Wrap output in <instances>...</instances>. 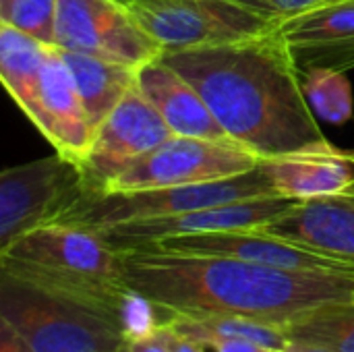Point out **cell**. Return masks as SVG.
Listing matches in <instances>:
<instances>
[{
	"label": "cell",
	"mask_w": 354,
	"mask_h": 352,
	"mask_svg": "<svg viewBox=\"0 0 354 352\" xmlns=\"http://www.w3.org/2000/svg\"><path fill=\"white\" fill-rule=\"evenodd\" d=\"M272 195L278 193L268 174L263 172V168L257 166L236 176L197 185L85 193L68 210H64L52 224H68L100 230L124 222L168 218L212 205H224L232 201L259 199Z\"/></svg>",
	"instance_id": "obj_4"
},
{
	"label": "cell",
	"mask_w": 354,
	"mask_h": 352,
	"mask_svg": "<svg viewBox=\"0 0 354 352\" xmlns=\"http://www.w3.org/2000/svg\"><path fill=\"white\" fill-rule=\"evenodd\" d=\"M284 352H334L326 346H319V344H311V342H301V340H288Z\"/></svg>",
	"instance_id": "obj_30"
},
{
	"label": "cell",
	"mask_w": 354,
	"mask_h": 352,
	"mask_svg": "<svg viewBox=\"0 0 354 352\" xmlns=\"http://www.w3.org/2000/svg\"><path fill=\"white\" fill-rule=\"evenodd\" d=\"M129 10L166 52L220 46L280 25L234 0H174L156 6L133 4Z\"/></svg>",
	"instance_id": "obj_8"
},
{
	"label": "cell",
	"mask_w": 354,
	"mask_h": 352,
	"mask_svg": "<svg viewBox=\"0 0 354 352\" xmlns=\"http://www.w3.org/2000/svg\"><path fill=\"white\" fill-rule=\"evenodd\" d=\"M0 274L97 313L120 330L129 293L122 257L89 228L46 224L29 230L0 249Z\"/></svg>",
	"instance_id": "obj_3"
},
{
	"label": "cell",
	"mask_w": 354,
	"mask_h": 352,
	"mask_svg": "<svg viewBox=\"0 0 354 352\" xmlns=\"http://www.w3.org/2000/svg\"><path fill=\"white\" fill-rule=\"evenodd\" d=\"M2 2H6V0H0V4H2Z\"/></svg>",
	"instance_id": "obj_33"
},
{
	"label": "cell",
	"mask_w": 354,
	"mask_h": 352,
	"mask_svg": "<svg viewBox=\"0 0 354 352\" xmlns=\"http://www.w3.org/2000/svg\"><path fill=\"white\" fill-rule=\"evenodd\" d=\"M129 352H170V330L162 324L151 336L127 342Z\"/></svg>",
	"instance_id": "obj_26"
},
{
	"label": "cell",
	"mask_w": 354,
	"mask_h": 352,
	"mask_svg": "<svg viewBox=\"0 0 354 352\" xmlns=\"http://www.w3.org/2000/svg\"><path fill=\"white\" fill-rule=\"evenodd\" d=\"M60 52L73 73L87 118L95 131L106 120V116L118 106V102L129 93V89L137 83L139 68L83 52L62 48Z\"/></svg>",
	"instance_id": "obj_19"
},
{
	"label": "cell",
	"mask_w": 354,
	"mask_h": 352,
	"mask_svg": "<svg viewBox=\"0 0 354 352\" xmlns=\"http://www.w3.org/2000/svg\"><path fill=\"white\" fill-rule=\"evenodd\" d=\"M120 4H124L127 8L133 4H143V6H156V4H166V2H174V0H116Z\"/></svg>",
	"instance_id": "obj_31"
},
{
	"label": "cell",
	"mask_w": 354,
	"mask_h": 352,
	"mask_svg": "<svg viewBox=\"0 0 354 352\" xmlns=\"http://www.w3.org/2000/svg\"><path fill=\"white\" fill-rule=\"evenodd\" d=\"M118 352H129V351H127V342H124V346H122V349H120Z\"/></svg>",
	"instance_id": "obj_32"
},
{
	"label": "cell",
	"mask_w": 354,
	"mask_h": 352,
	"mask_svg": "<svg viewBox=\"0 0 354 352\" xmlns=\"http://www.w3.org/2000/svg\"><path fill=\"white\" fill-rule=\"evenodd\" d=\"M141 249H158V251L183 253V255L230 257V259L290 268V270H354V266L346 261L284 241L261 228H239V230H222V232L170 237Z\"/></svg>",
	"instance_id": "obj_12"
},
{
	"label": "cell",
	"mask_w": 354,
	"mask_h": 352,
	"mask_svg": "<svg viewBox=\"0 0 354 352\" xmlns=\"http://www.w3.org/2000/svg\"><path fill=\"white\" fill-rule=\"evenodd\" d=\"M280 25L245 39L162 56L201 93L226 135L259 160L326 141Z\"/></svg>",
	"instance_id": "obj_1"
},
{
	"label": "cell",
	"mask_w": 354,
	"mask_h": 352,
	"mask_svg": "<svg viewBox=\"0 0 354 352\" xmlns=\"http://www.w3.org/2000/svg\"><path fill=\"white\" fill-rule=\"evenodd\" d=\"M303 91L313 114L324 122L344 124L354 116L353 85L342 71L305 68Z\"/></svg>",
	"instance_id": "obj_22"
},
{
	"label": "cell",
	"mask_w": 354,
	"mask_h": 352,
	"mask_svg": "<svg viewBox=\"0 0 354 352\" xmlns=\"http://www.w3.org/2000/svg\"><path fill=\"white\" fill-rule=\"evenodd\" d=\"M48 48L17 27L0 23V79L33 127L39 124V81Z\"/></svg>",
	"instance_id": "obj_18"
},
{
	"label": "cell",
	"mask_w": 354,
	"mask_h": 352,
	"mask_svg": "<svg viewBox=\"0 0 354 352\" xmlns=\"http://www.w3.org/2000/svg\"><path fill=\"white\" fill-rule=\"evenodd\" d=\"M0 319L33 352H118L122 332L75 303L0 274Z\"/></svg>",
	"instance_id": "obj_5"
},
{
	"label": "cell",
	"mask_w": 354,
	"mask_h": 352,
	"mask_svg": "<svg viewBox=\"0 0 354 352\" xmlns=\"http://www.w3.org/2000/svg\"><path fill=\"white\" fill-rule=\"evenodd\" d=\"M137 85L164 118L172 135L232 141L201 93L180 73L164 62V58L143 64L137 71Z\"/></svg>",
	"instance_id": "obj_17"
},
{
	"label": "cell",
	"mask_w": 354,
	"mask_h": 352,
	"mask_svg": "<svg viewBox=\"0 0 354 352\" xmlns=\"http://www.w3.org/2000/svg\"><path fill=\"white\" fill-rule=\"evenodd\" d=\"M168 137L172 131L135 83L93 133L81 162L83 195L108 191L124 170Z\"/></svg>",
	"instance_id": "obj_10"
},
{
	"label": "cell",
	"mask_w": 354,
	"mask_h": 352,
	"mask_svg": "<svg viewBox=\"0 0 354 352\" xmlns=\"http://www.w3.org/2000/svg\"><path fill=\"white\" fill-rule=\"evenodd\" d=\"M164 324H166V322H164ZM166 326H168V324H166ZM168 330H170V352H205V346L197 344L195 340H191V338H187V336L174 332L170 326H168Z\"/></svg>",
	"instance_id": "obj_29"
},
{
	"label": "cell",
	"mask_w": 354,
	"mask_h": 352,
	"mask_svg": "<svg viewBox=\"0 0 354 352\" xmlns=\"http://www.w3.org/2000/svg\"><path fill=\"white\" fill-rule=\"evenodd\" d=\"M295 203H297L295 199L272 195V197H259V199L232 201L224 205H212V207L176 214L168 218L124 222V224L100 228L93 232H97L116 251H131V249H141V247H147L151 243H158L170 237L222 232V230H239V228H259L280 218Z\"/></svg>",
	"instance_id": "obj_11"
},
{
	"label": "cell",
	"mask_w": 354,
	"mask_h": 352,
	"mask_svg": "<svg viewBox=\"0 0 354 352\" xmlns=\"http://www.w3.org/2000/svg\"><path fill=\"white\" fill-rule=\"evenodd\" d=\"M278 195L307 201L336 195L354 187V149L328 139L259 162Z\"/></svg>",
	"instance_id": "obj_15"
},
{
	"label": "cell",
	"mask_w": 354,
	"mask_h": 352,
	"mask_svg": "<svg viewBox=\"0 0 354 352\" xmlns=\"http://www.w3.org/2000/svg\"><path fill=\"white\" fill-rule=\"evenodd\" d=\"M83 195L81 166L58 156L4 168L0 174V249L52 224Z\"/></svg>",
	"instance_id": "obj_6"
},
{
	"label": "cell",
	"mask_w": 354,
	"mask_h": 352,
	"mask_svg": "<svg viewBox=\"0 0 354 352\" xmlns=\"http://www.w3.org/2000/svg\"><path fill=\"white\" fill-rule=\"evenodd\" d=\"M292 54L305 68H354V0H330L282 21Z\"/></svg>",
	"instance_id": "obj_16"
},
{
	"label": "cell",
	"mask_w": 354,
	"mask_h": 352,
	"mask_svg": "<svg viewBox=\"0 0 354 352\" xmlns=\"http://www.w3.org/2000/svg\"><path fill=\"white\" fill-rule=\"evenodd\" d=\"M259 162L253 151L232 141L172 135L124 170L108 191L209 183L249 172L257 168Z\"/></svg>",
	"instance_id": "obj_9"
},
{
	"label": "cell",
	"mask_w": 354,
	"mask_h": 352,
	"mask_svg": "<svg viewBox=\"0 0 354 352\" xmlns=\"http://www.w3.org/2000/svg\"><path fill=\"white\" fill-rule=\"evenodd\" d=\"M214 352H268L270 349L255 344V342H247V340H224L212 346Z\"/></svg>",
	"instance_id": "obj_28"
},
{
	"label": "cell",
	"mask_w": 354,
	"mask_h": 352,
	"mask_svg": "<svg viewBox=\"0 0 354 352\" xmlns=\"http://www.w3.org/2000/svg\"><path fill=\"white\" fill-rule=\"evenodd\" d=\"M284 328L288 340L319 344L334 352H354V305H330L301 315Z\"/></svg>",
	"instance_id": "obj_21"
},
{
	"label": "cell",
	"mask_w": 354,
	"mask_h": 352,
	"mask_svg": "<svg viewBox=\"0 0 354 352\" xmlns=\"http://www.w3.org/2000/svg\"><path fill=\"white\" fill-rule=\"evenodd\" d=\"M124 282L168 313H220L286 326L330 305H354V270H290L158 249L120 251Z\"/></svg>",
	"instance_id": "obj_2"
},
{
	"label": "cell",
	"mask_w": 354,
	"mask_h": 352,
	"mask_svg": "<svg viewBox=\"0 0 354 352\" xmlns=\"http://www.w3.org/2000/svg\"><path fill=\"white\" fill-rule=\"evenodd\" d=\"M0 352H33L23 340L21 336L0 319Z\"/></svg>",
	"instance_id": "obj_27"
},
{
	"label": "cell",
	"mask_w": 354,
	"mask_h": 352,
	"mask_svg": "<svg viewBox=\"0 0 354 352\" xmlns=\"http://www.w3.org/2000/svg\"><path fill=\"white\" fill-rule=\"evenodd\" d=\"M35 129L58 156L79 166L93 141L95 131L58 46H50L44 58L39 81V124Z\"/></svg>",
	"instance_id": "obj_13"
},
{
	"label": "cell",
	"mask_w": 354,
	"mask_h": 352,
	"mask_svg": "<svg viewBox=\"0 0 354 352\" xmlns=\"http://www.w3.org/2000/svg\"><path fill=\"white\" fill-rule=\"evenodd\" d=\"M261 230L354 266V187L297 201Z\"/></svg>",
	"instance_id": "obj_14"
},
{
	"label": "cell",
	"mask_w": 354,
	"mask_h": 352,
	"mask_svg": "<svg viewBox=\"0 0 354 352\" xmlns=\"http://www.w3.org/2000/svg\"><path fill=\"white\" fill-rule=\"evenodd\" d=\"M56 46L135 68L164 56L131 10L116 0H56Z\"/></svg>",
	"instance_id": "obj_7"
},
{
	"label": "cell",
	"mask_w": 354,
	"mask_h": 352,
	"mask_svg": "<svg viewBox=\"0 0 354 352\" xmlns=\"http://www.w3.org/2000/svg\"><path fill=\"white\" fill-rule=\"evenodd\" d=\"M234 2H239L241 6H245L266 19L282 23L290 17L307 12V10H311L319 4H326L330 0H234Z\"/></svg>",
	"instance_id": "obj_25"
},
{
	"label": "cell",
	"mask_w": 354,
	"mask_h": 352,
	"mask_svg": "<svg viewBox=\"0 0 354 352\" xmlns=\"http://www.w3.org/2000/svg\"><path fill=\"white\" fill-rule=\"evenodd\" d=\"M56 0H6L0 4V23L35 37L46 46H56Z\"/></svg>",
	"instance_id": "obj_23"
},
{
	"label": "cell",
	"mask_w": 354,
	"mask_h": 352,
	"mask_svg": "<svg viewBox=\"0 0 354 352\" xmlns=\"http://www.w3.org/2000/svg\"><path fill=\"white\" fill-rule=\"evenodd\" d=\"M158 307L143 295L129 288L120 307V330L127 342L151 336L162 324H158Z\"/></svg>",
	"instance_id": "obj_24"
},
{
	"label": "cell",
	"mask_w": 354,
	"mask_h": 352,
	"mask_svg": "<svg viewBox=\"0 0 354 352\" xmlns=\"http://www.w3.org/2000/svg\"><path fill=\"white\" fill-rule=\"evenodd\" d=\"M166 324L195 340L197 344L212 349L224 340H247L261 344L266 349L284 351L288 336L282 324L239 317V315H220V313H170Z\"/></svg>",
	"instance_id": "obj_20"
}]
</instances>
